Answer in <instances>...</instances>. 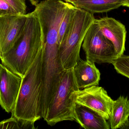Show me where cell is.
I'll return each mask as SVG.
<instances>
[{
	"mask_svg": "<svg viewBox=\"0 0 129 129\" xmlns=\"http://www.w3.org/2000/svg\"><path fill=\"white\" fill-rule=\"evenodd\" d=\"M42 48L41 30L34 10L26 14L22 32L10 50L0 59L3 65L22 78Z\"/></svg>",
	"mask_w": 129,
	"mask_h": 129,
	"instance_id": "1",
	"label": "cell"
},
{
	"mask_svg": "<svg viewBox=\"0 0 129 129\" xmlns=\"http://www.w3.org/2000/svg\"><path fill=\"white\" fill-rule=\"evenodd\" d=\"M42 49L22 78L12 116L19 120L35 123L42 118Z\"/></svg>",
	"mask_w": 129,
	"mask_h": 129,
	"instance_id": "2",
	"label": "cell"
},
{
	"mask_svg": "<svg viewBox=\"0 0 129 129\" xmlns=\"http://www.w3.org/2000/svg\"><path fill=\"white\" fill-rule=\"evenodd\" d=\"M94 14L76 7L59 45V54L64 70L74 67L80 58V48L87 30L95 21Z\"/></svg>",
	"mask_w": 129,
	"mask_h": 129,
	"instance_id": "3",
	"label": "cell"
},
{
	"mask_svg": "<svg viewBox=\"0 0 129 129\" xmlns=\"http://www.w3.org/2000/svg\"><path fill=\"white\" fill-rule=\"evenodd\" d=\"M74 79L73 68L64 70L56 92L49 106L44 120L53 126L64 121H75L74 102L72 94L79 90Z\"/></svg>",
	"mask_w": 129,
	"mask_h": 129,
	"instance_id": "4",
	"label": "cell"
},
{
	"mask_svg": "<svg viewBox=\"0 0 129 129\" xmlns=\"http://www.w3.org/2000/svg\"><path fill=\"white\" fill-rule=\"evenodd\" d=\"M82 47L86 60L94 63L112 64L119 57L113 43L103 35L95 21L86 32Z\"/></svg>",
	"mask_w": 129,
	"mask_h": 129,
	"instance_id": "5",
	"label": "cell"
},
{
	"mask_svg": "<svg viewBox=\"0 0 129 129\" xmlns=\"http://www.w3.org/2000/svg\"><path fill=\"white\" fill-rule=\"evenodd\" d=\"M72 97L75 103L91 108L109 120L114 101L104 88L93 86L74 91Z\"/></svg>",
	"mask_w": 129,
	"mask_h": 129,
	"instance_id": "6",
	"label": "cell"
},
{
	"mask_svg": "<svg viewBox=\"0 0 129 129\" xmlns=\"http://www.w3.org/2000/svg\"><path fill=\"white\" fill-rule=\"evenodd\" d=\"M22 78L0 64V105L7 113L14 108Z\"/></svg>",
	"mask_w": 129,
	"mask_h": 129,
	"instance_id": "7",
	"label": "cell"
},
{
	"mask_svg": "<svg viewBox=\"0 0 129 129\" xmlns=\"http://www.w3.org/2000/svg\"><path fill=\"white\" fill-rule=\"evenodd\" d=\"M26 19V14L0 17L1 58L10 50L20 37Z\"/></svg>",
	"mask_w": 129,
	"mask_h": 129,
	"instance_id": "8",
	"label": "cell"
},
{
	"mask_svg": "<svg viewBox=\"0 0 129 129\" xmlns=\"http://www.w3.org/2000/svg\"><path fill=\"white\" fill-rule=\"evenodd\" d=\"M103 35L112 42L119 57L124 54L126 39L125 26L113 17H105L95 19Z\"/></svg>",
	"mask_w": 129,
	"mask_h": 129,
	"instance_id": "9",
	"label": "cell"
},
{
	"mask_svg": "<svg viewBox=\"0 0 129 129\" xmlns=\"http://www.w3.org/2000/svg\"><path fill=\"white\" fill-rule=\"evenodd\" d=\"M73 73L76 84L79 89L99 85L101 73L94 62L80 58L73 67Z\"/></svg>",
	"mask_w": 129,
	"mask_h": 129,
	"instance_id": "10",
	"label": "cell"
},
{
	"mask_svg": "<svg viewBox=\"0 0 129 129\" xmlns=\"http://www.w3.org/2000/svg\"><path fill=\"white\" fill-rule=\"evenodd\" d=\"M75 121L85 129H110L109 123L105 118L91 108L75 103L73 109Z\"/></svg>",
	"mask_w": 129,
	"mask_h": 129,
	"instance_id": "11",
	"label": "cell"
},
{
	"mask_svg": "<svg viewBox=\"0 0 129 129\" xmlns=\"http://www.w3.org/2000/svg\"><path fill=\"white\" fill-rule=\"evenodd\" d=\"M124 0H77L71 4L94 14L106 13L123 6Z\"/></svg>",
	"mask_w": 129,
	"mask_h": 129,
	"instance_id": "12",
	"label": "cell"
},
{
	"mask_svg": "<svg viewBox=\"0 0 129 129\" xmlns=\"http://www.w3.org/2000/svg\"><path fill=\"white\" fill-rule=\"evenodd\" d=\"M129 100L127 97L120 96L114 101L109 120L110 128H120L128 119Z\"/></svg>",
	"mask_w": 129,
	"mask_h": 129,
	"instance_id": "13",
	"label": "cell"
},
{
	"mask_svg": "<svg viewBox=\"0 0 129 129\" xmlns=\"http://www.w3.org/2000/svg\"><path fill=\"white\" fill-rule=\"evenodd\" d=\"M112 64L118 73L129 79V55H123L114 61Z\"/></svg>",
	"mask_w": 129,
	"mask_h": 129,
	"instance_id": "14",
	"label": "cell"
},
{
	"mask_svg": "<svg viewBox=\"0 0 129 129\" xmlns=\"http://www.w3.org/2000/svg\"><path fill=\"white\" fill-rule=\"evenodd\" d=\"M76 7L73 4L71 5L65 14L60 25L59 30V35H58V44L59 46L60 42L62 40L63 38L67 31L68 27L69 26L71 19L72 14L75 10Z\"/></svg>",
	"mask_w": 129,
	"mask_h": 129,
	"instance_id": "15",
	"label": "cell"
},
{
	"mask_svg": "<svg viewBox=\"0 0 129 129\" xmlns=\"http://www.w3.org/2000/svg\"><path fill=\"white\" fill-rule=\"evenodd\" d=\"M22 129L21 120L12 116L10 119L0 122V129Z\"/></svg>",
	"mask_w": 129,
	"mask_h": 129,
	"instance_id": "16",
	"label": "cell"
},
{
	"mask_svg": "<svg viewBox=\"0 0 129 129\" xmlns=\"http://www.w3.org/2000/svg\"><path fill=\"white\" fill-rule=\"evenodd\" d=\"M20 14L4 0H0V17L7 16Z\"/></svg>",
	"mask_w": 129,
	"mask_h": 129,
	"instance_id": "17",
	"label": "cell"
},
{
	"mask_svg": "<svg viewBox=\"0 0 129 129\" xmlns=\"http://www.w3.org/2000/svg\"><path fill=\"white\" fill-rule=\"evenodd\" d=\"M10 5L20 14H25L26 6L25 0H4Z\"/></svg>",
	"mask_w": 129,
	"mask_h": 129,
	"instance_id": "18",
	"label": "cell"
},
{
	"mask_svg": "<svg viewBox=\"0 0 129 129\" xmlns=\"http://www.w3.org/2000/svg\"><path fill=\"white\" fill-rule=\"evenodd\" d=\"M121 129H129V119L127 120L124 124L120 128Z\"/></svg>",
	"mask_w": 129,
	"mask_h": 129,
	"instance_id": "19",
	"label": "cell"
},
{
	"mask_svg": "<svg viewBox=\"0 0 129 129\" xmlns=\"http://www.w3.org/2000/svg\"><path fill=\"white\" fill-rule=\"evenodd\" d=\"M29 1L33 5L36 7L41 1L44 0H29Z\"/></svg>",
	"mask_w": 129,
	"mask_h": 129,
	"instance_id": "20",
	"label": "cell"
},
{
	"mask_svg": "<svg viewBox=\"0 0 129 129\" xmlns=\"http://www.w3.org/2000/svg\"><path fill=\"white\" fill-rule=\"evenodd\" d=\"M123 6L129 8V0H124V3Z\"/></svg>",
	"mask_w": 129,
	"mask_h": 129,
	"instance_id": "21",
	"label": "cell"
},
{
	"mask_svg": "<svg viewBox=\"0 0 129 129\" xmlns=\"http://www.w3.org/2000/svg\"><path fill=\"white\" fill-rule=\"evenodd\" d=\"M66 2H68L69 3H71L75 1H77V0H64Z\"/></svg>",
	"mask_w": 129,
	"mask_h": 129,
	"instance_id": "22",
	"label": "cell"
},
{
	"mask_svg": "<svg viewBox=\"0 0 129 129\" xmlns=\"http://www.w3.org/2000/svg\"><path fill=\"white\" fill-rule=\"evenodd\" d=\"M59 1H64V0H59Z\"/></svg>",
	"mask_w": 129,
	"mask_h": 129,
	"instance_id": "23",
	"label": "cell"
},
{
	"mask_svg": "<svg viewBox=\"0 0 129 129\" xmlns=\"http://www.w3.org/2000/svg\"><path fill=\"white\" fill-rule=\"evenodd\" d=\"M0 58H1V57H0Z\"/></svg>",
	"mask_w": 129,
	"mask_h": 129,
	"instance_id": "24",
	"label": "cell"
}]
</instances>
